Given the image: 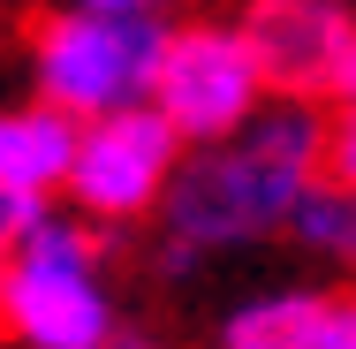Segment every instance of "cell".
Wrapping results in <instances>:
<instances>
[{"mask_svg":"<svg viewBox=\"0 0 356 349\" xmlns=\"http://www.w3.org/2000/svg\"><path fill=\"white\" fill-rule=\"evenodd\" d=\"M288 228H296V243H311L318 258H356V198L334 190V183H311Z\"/></svg>","mask_w":356,"mask_h":349,"instance_id":"9","label":"cell"},{"mask_svg":"<svg viewBox=\"0 0 356 349\" xmlns=\"http://www.w3.org/2000/svg\"><path fill=\"white\" fill-rule=\"evenodd\" d=\"M0 266H8V243H0Z\"/></svg>","mask_w":356,"mask_h":349,"instance_id":"16","label":"cell"},{"mask_svg":"<svg viewBox=\"0 0 356 349\" xmlns=\"http://www.w3.org/2000/svg\"><path fill=\"white\" fill-rule=\"evenodd\" d=\"M106 243L99 220L83 212L46 205V220L8 243L0 266V334L23 349H99L114 334V288L99 274Z\"/></svg>","mask_w":356,"mask_h":349,"instance_id":"2","label":"cell"},{"mask_svg":"<svg viewBox=\"0 0 356 349\" xmlns=\"http://www.w3.org/2000/svg\"><path fill=\"white\" fill-rule=\"evenodd\" d=\"M296 349H356V296H318Z\"/></svg>","mask_w":356,"mask_h":349,"instance_id":"11","label":"cell"},{"mask_svg":"<svg viewBox=\"0 0 356 349\" xmlns=\"http://www.w3.org/2000/svg\"><path fill=\"white\" fill-rule=\"evenodd\" d=\"M175 167H182L175 122H167L152 99H137V107L91 114V122L76 130V160H69L61 198H69L83 220H137V212H152L167 198Z\"/></svg>","mask_w":356,"mask_h":349,"instance_id":"5","label":"cell"},{"mask_svg":"<svg viewBox=\"0 0 356 349\" xmlns=\"http://www.w3.org/2000/svg\"><path fill=\"white\" fill-rule=\"evenodd\" d=\"M356 31L349 0H250L243 8V38L258 54L266 84L281 99H303V91H326L334 76V54Z\"/></svg>","mask_w":356,"mask_h":349,"instance_id":"6","label":"cell"},{"mask_svg":"<svg viewBox=\"0 0 356 349\" xmlns=\"http://www.w3.org/2000/svg\"><path fill=\"white\" fill-rule=\"evenodd\" d=\"M266 99H273V84L258 69L243 23H182V31H167V54H159V76H152V107L175 122L182 144L235 137Z\"/></svg>","mask_w":356,"mask_h":349,"instance_id":"4","label":"cell"},{"mask_svg":"<svg viewBox=\"0 0 356 349\" xmlns=\"http://www.w3.org/2000/svg\"><path fill=\"white\" fill-rule=\"evenodd\" d=\"M318 114L303 99H266L235 137L197 144V160L175 167L167 183V266H197L213 251H243L281 235L303 190L318 183Z\"/></svg>","mask_w":356,"mask_h":349,"instance_id":"1","label":"cell"},{"mask_svg":"<svg viewBox=\"0 0 356 349\" xmlns=\"http://www.w3.org/2000/svg\"><path fill=\"white\" fill-rule=\"evenodd\" d=\"M311 304H318V288H266V296L227 311L220 349H296L311 327Z\"/></svg>","mask_w":356,"mask_h":349,"instance_id":"8","label":"cell"},{"mask_svg":"<svg viewBox=\"0 0 356 349\" xmlns=\"http://www.w3.org/2000/svg\"><path fill=\"white\" fill-rule=\"evenodd\" d=\"M159 54H167V23L159 15H106V8H76L69 0L31 38V84L61 114L91 122V114L152 99Z\"/></svg>","mask_w":356,"mask_h":349,"instance_id":"3","label":"cell"},{"mask_svg":"<svg viewBox=\"0 0 356 349\" xmlns=\"http://www.w3.org/2000/svg\"><path fill=\"white\" fill-rule=\"evenodd\" d=\"M76 114H61L54 99H31V107H0V183L8 190H46L61 198L76 160Z\"/></svg>","mask_w":356,"mask_h":349,"instance_id":"7","label":"cell"},{"mask_svg":"<svg viewBox=\"0 0 356 349\" xmlns=\"http://www.w3.org/2000/svg\"><path fill=\"white\" fill-rule=\"evenodd\" d=\"M46 205H54L46 190H8V183H0V243H23V235L46 220Z\"/></svg>","mask_w":356,"mask_h":349,"instance_id":"12","label":"cell"},{"mask_svg":"<svg viewBox=\"0 0 356 349\" xmlns=\"http://www.w3.org/2000/svg\"><path fill=\"white\" fill-rule=\"evenodd\" d=\"M99 349H159V342H137V334H106Z\"/></svg>","mask_w":356,"mask_h":349,"instance_id":"15","label":"cell"},{"mask_svg":"<svg viewBox=\"0 0 356 349\" xmlns=\"http://www.w3.org/2000/svg\"><path fill=\"white\" fill-rule=\"evenodd\" d=\"M318 183H334V190L356 198V99H341L334 122L318 130Z\"/></svg>","mask_w":356,"mask_h":349,"instance_id":"10","label":"cell"},{"mask_svg":"<svg viewBox=\"0 0 356 349\" xmlns=\"http://www.w3.org/2000/svg\"><path fill=\"white\" fill-rule=\"evenodd\" d=\"M76 8H106V15H159L167 0H76Z\"/></svg>","mask_w":356,"mask_h":349,"instance_id":"14","label":"cell"},{"mask_svg":"<svg viewBox=\"0 0 356 349\" xmlns=\"http://www.w3.org/2000/svg\"><path fill=\"white\" fill-rule=\"evenodd\" d=\"M326 91H334V107L356 99V31L341 38V54H334V76H326Z\"/></svg>","mask_w":356,"mask_h":349,"instance_id":"13","label":"cell"}]
</instances>
